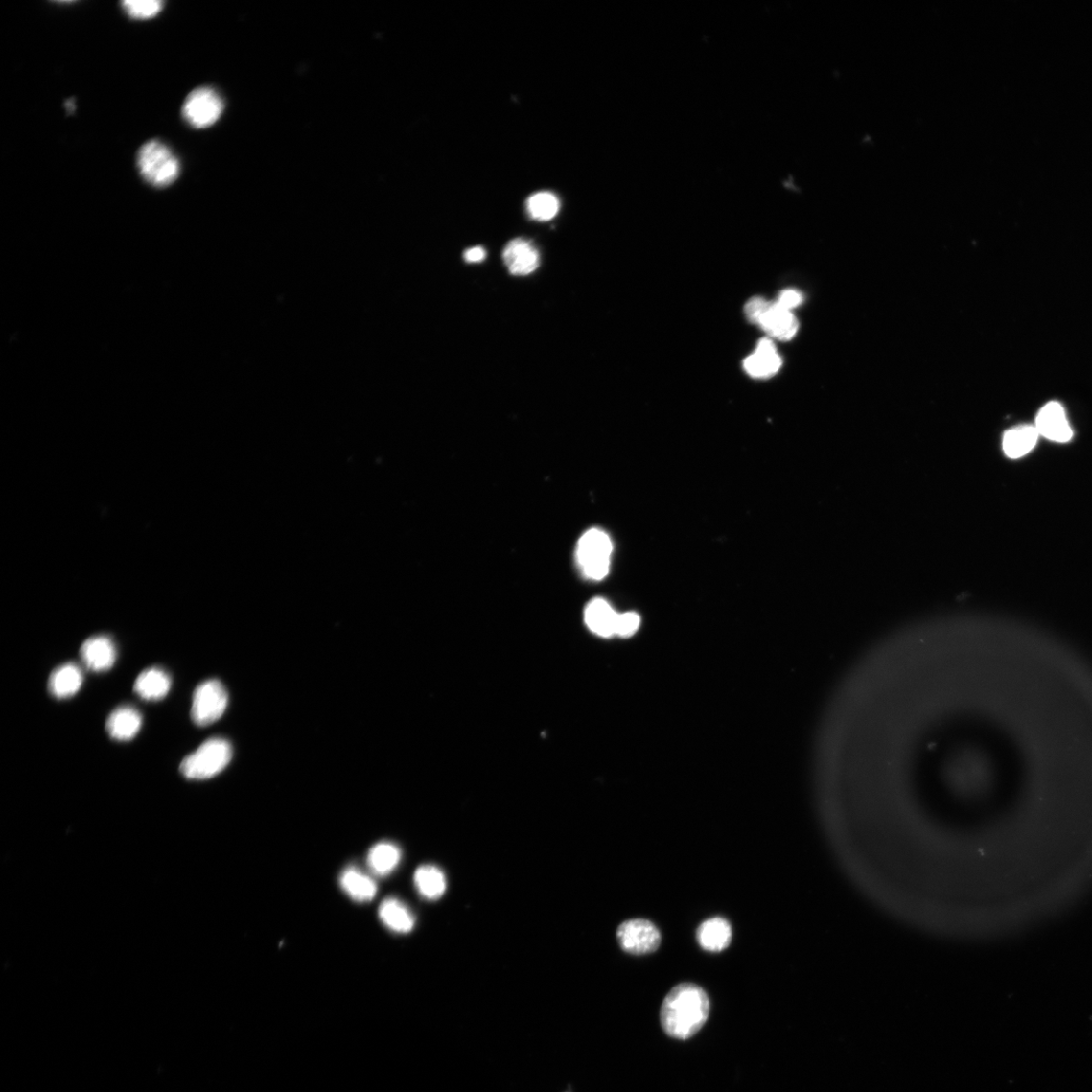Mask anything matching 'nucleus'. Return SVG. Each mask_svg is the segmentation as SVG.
<instances>
[{"instance_id": "1", "label": "nucleus", "mask_w": 1092, "mask_h": 1092, "mask_svg": "<svg viewBox=\"0 0 1092 1092\" xmlns=\"http://www.w3.org/2000/svg\"><path fill=\"white\" fill-rule=\"evenodd\" d=\"M709 1011V998L705 990L693 984H681L664 998L661 1024L672 1038L687 1040L705 1026Z\"/></svg>"}, {"instance_id": "2", "label": "nucleus", "mask_w": 1092, "mask_h": 1092, "mask_svg": "<svg viewBox=\"0 0 1092 1092\" xmlns=\"http://www.w3.org/2000/svg\"><path fill=\"white\" fill-rule=\"evenodd\" d=\"M137 165L141 176L154 188L170 187L180 174L178 158L159 140L148 141L140 148Z\"/></svg>"}, {"instance_id": "3", "label": "nucleus", "mask_w": 1092, "mask_h": 1092, "mask_svg": "<svg viewBox=\"0 0 1092 1092\" xmlns=\"http://www.w3.org/2000/svg\"><path fill=\"white\" fill-rule=\"evenodd\" d=\"M232 754V747L228 740L223 738L209 739L195 753L184 758L180 764V772L185 778L191 780L213 778L228 766Z\"/></svg>"}, {"instance_id": "4", "label": "nucleus", "mask_w": 1092, "mask_h": 1092, "mask_svg": "<svg viewBox=\"0 0 1092 1092\" xmlns=\"http://www.w3.org/2000/svg\"><path fill=\"white\" fill-rule=\"evenodd\" d=\"M611 552L613 543L605 532L592 529L585 533L578 546V560L585 575L596 581L604 579L609 571Z\"/></svg>"}, {"instance_id": "5", "label": "nucleus", "mask_w": 1092, "mask_h": 1092, "mask_svg": "<svg viewBox=\"0 0 1092 1092\" xmlns=\"http://www.w3.org/2000/svg\"><path fill=\"white\" fill-rule=\"evenodd\" d=\"M224 102L211 87L194 89L182 105V117L195 128L213 126L223 114Z\"/></svg>"}, {"instance_id": "6", "label": "nucleus", "mask_w": 1092, "mask_h": 1092, "mask_svg": "<svg viewBox=\"0 0 1092 1092\" xmlns=\"http://www.w3.org/2000/svg\"><path fill=\"white\" fill-rule=\"evenodd\" d=\"M228 693L218 680L203 682L196 689L193 698L192 719L198 727H208L226 711Z\"/></svg>"}, {"instance_id": "7", "label": "nucleus", "mask_w": 1092, "mask_h": 1092, "mask_svg": "<svg viewBox=\"0 0 1092 1092\" xmlns=\"http://www.w3.org/2000/svg\"><path fill=\"white\" fill-rule=\"evenodd\" d=\"M617 939L620 947L633 955L654 953L660 947L662 940L656 925L641 918L623 922L617 930Z\"/></svg>"}, {"instance_id": "8", "label": "nucleus", "mask_w": 1092, "mask_h": 1092, "mask_svg": "<svg viewBox=\"0 0 1092 1092\" xmlns=\"http://www.w3.org/2000/svg\"><path fill=\"white\" fill-rule=\"evenodd\" d=\"M755 325L760 326L770 339L781 341L792 339L800 328L792 311L782 308L776 302H769Z\"/></svg>"}, {"instance_id": "9", "label": "nucleus", "mask_w": 1092, "mask_h": 1092, "mask_svg": "<svg viewBox=\"0 0 1092 1092\" xmlns=\"http://www.w3.org/2000/svg\"><path fill=\"white\" fill-rule=\"evenodd\" d=\"M1034 428L1039 435L1055 442L1065 443L1073 436L1063 407L1057 402H1050L1043 407L1036 416Z\"/></svg>"}, {"instance_id": "10", "label": "nucleus", "mask_w": 1092, "mask_h": 1092, "mask_svg": "<svg viewBox=\"0 0 1092 1092\" xmlns=\"http://www.w3.org/2000/svg\"><path fill=\"white\" fill-rule=\"evenodd\" d=\"M782 359L772 339L758 341L754 353L744 361L746 373L754 379H769L782 367Z\"/></svg>"}, {"instance_id": "11", "label": "nucleus", "mask_w": 1092, "mask_h": 1092, "mask_svg": "<svg viewBox=\"0 0 1092 1092\" xmlns=\"http://www.w3.org/2000/svg\"><path fill=\"white\" fill-rule=\"evenodd\" d=\"M503 259L513 275H528L540 267V252L526 239L512 240L504 249Z\"/></svg>"}, {"instance_id": "12", "label": "nucleus", "mask_w": 1092, "mask_h": 1092, "mask_svg": "<svg viewBox=\"0 0 1092 1092\" xmlns=\"http://www.w3.org/2000/svg\"><path fill=\"white\" fill-rule=\"evenodd\" d=\"M81 656L89 670L104 672L113 667L117 659V649L112 639L96 636L83 642Z\"/></svg>"}, {"instance_id": "13", "label": "nucleus", "mask_w": 1092, "mask_h": 1092, "mask_svg": "<svg viewBox=\"0 0 1092 1092\" xmlns=\"http://www.w3.org/2000/svg\"><path fill=\"white\" fill-rule=\"evenodd\" d=\"M696 936L703 950L717 953L730 946L732 927L726 918L716 917L702 922Z\"/></svg>"}, {"instance_id": "14", "label": "nucleus", "mask_w": 1092, "mask_h": 1092, "mask_svg": "<svg viewBox=\"0 0 1092 1092\" xmlns=\"http://www.w3.org/2000/svg\"><path fill=\"white\" fill-rule=\"evenodd\" d=\"M343 892L353 900L365 903L372 901L378 894L376 881L357 867H348L340 876Z\"/></svg>"}, {"instance_id": "15", "label": "nucleus", "mask_w": 1092, "mask_h": 1092, "mask_svg": "<svg viewBox=\"0 0 1092 1092\" xmlns=\"http://www.w3.org/2000/svg\"><path fill=\"white\" fill-rule=\"evenodd\" d=\"M142 726L140 712L132 707H121L112 712L106 721V731L110 737L126 742L139 732Z\"/></svg>"}, {"instance_id": "16", "label": "nucleus", "mask_w": 1092, "mask_h": 1092, "mask_svg": "<svg viewBox=\"0 0 1092 1092\" xmlns=\"http://www.w3.org/2000/svg\"><path fill=\"white\" fill-rule=\"evenodd\" d=\"M379 917L387 929L399 934L414 929L415 918L408 906L397 898H386L380 905Z\"/></svg>"}, {"instance_id": "17", "label": "nucleus", "mask_w": 1092, "mask_h": 1092, "mask_svg": "<svg viewBox=\"0 0 1092 1092\" xmlns=\"http://www.w3.org/2000/svg\"><path fill=\"white\" fill-rule=\"evenodd\" d=\"M83 674L78 664L68 662L54 670L49 678L50 693L58 699L76 695L81 688Z\"/></svg>"}, {"instance_id": "18", "label": "nucleus", "mask_w": 1092, "mask_h": 1092, "mask_svg": "<svg viewBox=\"0 0 1092 1092\" xmlns=\"http://www.w3.org/2000/svg\"><path fill=\"white\" fill-rule=\"evenodd\" d=\"M172 679L164 670L154 667L143 671L134 684L135 693L147 701H158L169 694Z\"/></svg>"}, {"instance_id": "19", "label": "nucleus", "mask_w": 1092, "mask_h": 1092, "mask_svg": "<svg viewBox=\"0 0 1092 1092\" xmlns=\"http://www.w3.org/2000/svg\"><path fill=\"white\" fill-rule=\"evenodd\" d=\"M617 616L614 608L603 599L592 601L585 611V620L591 631L603 638L616 635Z\"/></svg>"}, {"instance_id": "20", "label": "nucleus", "mask_w": 1092, "mask_h": 1092, "mask_svg": "<svg viewBox=\"0 0 1092 1092\" xmlns=\"http://www.w3.org/2000/svg\"><path fill=\"white\" fill-rule=\"evenodd\" d=\"M402 859L400 848L388 842L375 845L367 854V865L374 874L384 877L390 875Z\"/></svg>"}, {"instance_id": "21", "label": "nucleus", "mask_w": 1092, "mask_h": 1092, "mask_svg": "<svg viewBox=\"0 0 1092 1092\" xmlns=\"http://www.w3.org/2000/svg\"><path fill=\"white\" fill-rule=\"evenodd\" d=\"M1039 433L1034 426H1017L1004 435L1003 449L1007 456L1012 459L1028 454L1038 441Z\"/></svg>"}, {"instance_id": "22", "label": "nucleus", "mask_w": 1092, "mask_h": 1092, "mask_svg": "<svg viewBox=\"0 0 1092 1092\" xmlns=\"http://www.w3.org/2000/svg\"><path fill=\"white\" fill-rule=\"evenodd\" d=\"M414 883L418 893L426 899L440 898L447 890V880L438 867L423 865L416 870Z\"/></svg>"}, {"instance_id": "23", "label": "nucleus", "mask_w": 1092, "mask_h": 1092, "mask_svg": "<svg viewBox=\"0 0 1092 1092\" xmlns=\"http://www.w3.org/2000/svg\"><path fill=\"white\" fill-rule=\"evenodd\" d=\"M526 209L533 220L546 221L558 215L560 200L552 193L541 192L527 199Z\"/></svg>"}, {"instance_id": "24", "label": "nucleus", "mask_w": 1092, "mask_h": 1092, "mask_svg": "<svg viewBox=\"0 0 1092 1092\" xmlns=\"http://www.w3.org/2000/svg\"><path fill=\"white\" fill-rule=\"evenodd\" d=\"M121 5L129 17L150 20L161 12L164 4L159 0H126Z\"/></svg>"}, {"instance_id": "25", "label": "nucleus", "mask_w": 1092, "mask_h": 1092, "mask_svg": "<svg viewBox=\"0 0 1092 1092\" xmlns=\"http://www.w3.org/2000/svg\"><path fill=\"white\" fill-rule=\"evenodd\" d=\"M640 625V618L635 613L618 615L616 626V635L628 638L635 635Z\"/></svg>"}, {"instance_id": "26", "label": "nucleus", "mask_w": 1092, "mask_h": 1092, "mask_svg": "<svg viewBox=\"0 0 1092 1092\" xmlns=\"http://www.w3.org/2000/svg\"><path fill=\"white\" fill-rule=\"evenodd\" d=\"M802 302V293L793 289L783 290L779 294L778 300L776 301L777 304L789 311L800 307Z\"/></svg>"}, {"instance_id": "27", "label": "nucleus", "mask_w": 1092, "mask_h": 1092, "mask_svg": "<svg viewBox=\"0 0 1092 1092\" xmlns=\"http://www.w3.org/2000/svg\"><path fill=\"white\" fill-rule=\"evenodd\" d=\"M466 262L476 264L483 262L486 258V251L482 247H474L467 250L464 254Z\"/></svg>"}, {"instance_id": "28", "label": "nucleus", "mask_w": 1092, "mask_h": 1092, "mask_svg": "<svg viewBox=\"0 0 1092 1092\" xmlns=\"http://www.w3.org/2000/svg\"><path fill=\"white\" fill-rule=\"evenodd\" d=\"M563 1092H575V1090H573V1088H572V1085H571V1084H569V1085H568V1087H567V1089H566L565 1091H563Z\"/></svg>"}]
</instances>
